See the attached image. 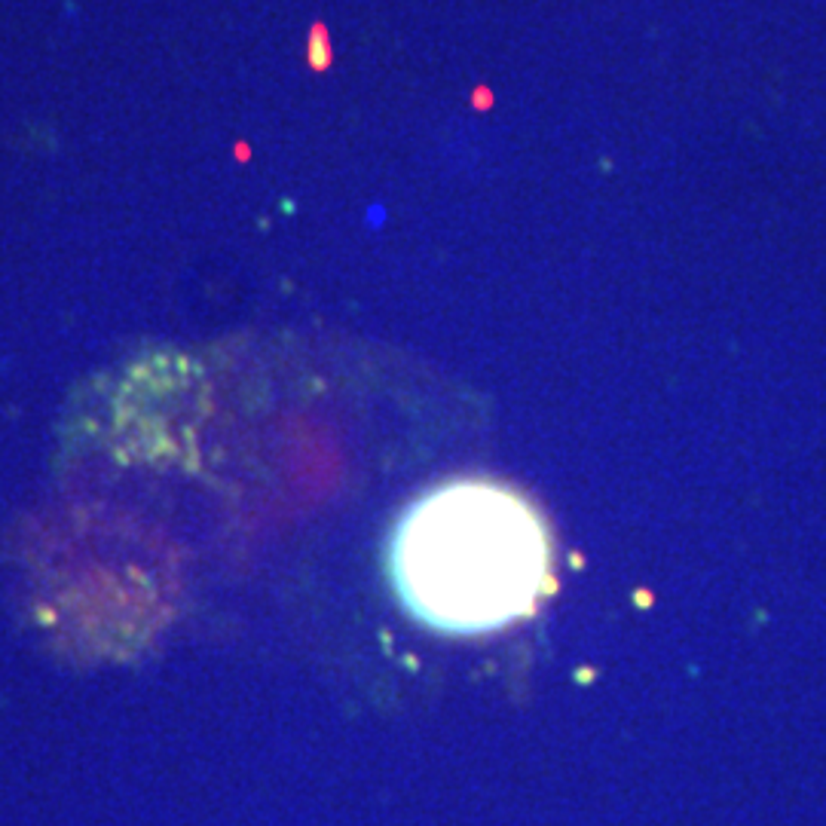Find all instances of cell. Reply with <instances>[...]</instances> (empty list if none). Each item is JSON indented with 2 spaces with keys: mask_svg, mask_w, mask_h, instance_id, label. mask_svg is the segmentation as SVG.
<instances>
[{
  "mask_svg": "<svg viewBox=\"0 0 826 826\" xmlns=\"http://www.w3.org/2000/svg\"><path fill=\"white\" fill-rule=\"evenodd\" d=\"M389 576L416 622L487 634L524 619L551 585V542L524 496L483 478L429 490L401 515Z\"/></svg>",
  "mask_w": 826,
  "mask_h": 826,
  "instance_id": "1",
  "label": "cell"
}]
</instances>
